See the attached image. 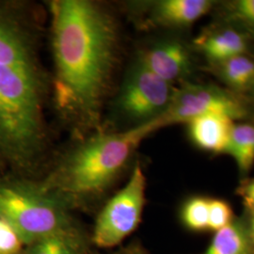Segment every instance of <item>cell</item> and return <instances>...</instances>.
Wrapping results in <instances>:
<instances>
[{"label":"cell","instance_id":"cell-11","mask_svg":"<svg viewBox=\"0 0 254 254\" xmlns=\"http://www.w3.org/2000/svg\"><path fill=\"white\" fill-rule=\"evenodd\" d=\"M189 136L194 145L211 154H226L235 121L223 114H206L188 124Z\"/></svg>","mask_w":254,"mask_h":254},{"label":"cell","instance_id":"cell-17","mask_svg":"<svg viewBox=\"0 0 254 254\" xmlns=\"http://www.w3.org/2000/svg\"><path fill=\"white\" fill-rule=\"evenodd\" d=\"M209 200L203 196H193L183 203L180 219L184 227L195 233L208 231Z\"/></svg>","mask_w":254,"mask_h":254},{"label":"cell","instance_id":"cell-12","mask_svg":"<svg viewBox=\"0 0 254 254\" xmlns=\"http://www.w3.org/2000/svg\"><path fill=\"white\" fill-rule=\"evenodd\" d=\"M198 254H254V241L246 217L235 218L228 226L216 232L207 249Z\"/></svg>","mask_w":254,"mask_h":254},{"label":"cell","instance_id":"cell-14","mask_svg":"<svg viewBox=\"0 0 254 254\" xmlns=\"http://www.w3.org/2000/svg\"><path fill=\"white\" fill-rule=\"evenodd\" d=\"M226 154L235 159L238 172L244 179L254 165V124L234 125Z\"/></svg>","mask_w":254,"mask_h":254},{"label":"cell","instance_id":"cell-18","mask_svg":"<svg viewBox=\"0 0 254 254\" xmlns=\"http://www.w3.org/2000/svg\"><path fill=\"white\" fill-rule=\"evenodd\" d=\"M235 218L233 208L228 201L220 199L209 200L208 231L216 233L228 226Z\"/></svg>","mask_w":254,"mask_h":254},{"label":"cell","instance_id":"cell-10","mask_svg":"<svg viewBox=\"0 0 254 254\" xmlns=\"http://www.w3.org/2000/svg\"><path fill=\"white\" fill-rule=\"evenodd\" d=\"M249 44L250 37L228 24L209 28L194 41V45L204 55L209 64L247 54Z\"/></svg>","mask_w":254,"mask_h":254},{"label":"cell","instance_id":"cell-5","mask_svg":"<svg viewBox=\"0 0 254 254\" xmlns=\"http://www.w3.org/2000/svg\"><path fill=\"white\" fill-rule=\"evenodd\" d=\"M146 176L136 163L126 186L101 210L92 241L101 249L119 246L139 226L146 202Z\"/></svg>","mask_w":254,"mask_h":254},{"label":"cell","instance_id":"cell-3","mask_svg":"<svg viewBox=\"0 0 254 254\" xmlns=\"http://www.w3.org/2000/svg\"><path fill=\"white\" fill-rule=\"evenodd\" d=\"M163 127L160 117L122 132L98 130L66 152L41 184L70 209L94 200L117 180L143 139Z\"/></svg>","mask_w":254,"mask_h":254},{"label":"cell","instance_id":"cell-2","mask_svg":"<svg viewBox=\"0 0 254 254\" xmlns=\"http://www.w3.org/2000/svg\"><path fill=\"white\" fill-rule=\"evenodd\" d=\"M49 89L34 11L0 1V160L18 175L31 173L46 152Z\"/></svg>","mask_w":254,"mask_h":254},{"label":"cell","instance_id":"cell-9","mask_svg":"<svg viewBox=\"0 0 254 254\" xmlns=\"http://www.w3.org/2000/svg\"><path fill=\"white\" fill-rule=\"evenodd\" d=\"M142 4V3H141ZM147 20L154 26L185 27L208 13L214 6L208 0H160L142 4Z\"/></svg>","mask_w":254,"mask_h":254},{"label":"cell","instance_id":"cell-19","mask_svg":"<svg viewBox=\"0 0 254 254\" xmlns=\"http://www.w3.org/2000/svg\"><path fill=\"white\" fill-rule=\"evenodd\" d=\"M24 246L17 232L0 218V254H21Z\"/></svg>","mask_w":254,"mask_h":254},{"label":"cell","instance_id":"cell-4","mask_svg":"<svg viewBox=\"0 0 254 254\" xmlns=\"http://www.w3.org/2000/svg\"><path fill=\"white\" fill-rule=\"evenodd\" d=\"M69 211L41 182L24 176L0 175V218L17 232L25 245L74 228Z\"/></svg>","mask_w":254,"mask_h":254},{"label":"cell","instance_id":"cell-20","mask_svg":"<svg viewBox=\"0 0 254 254\" xmlns=\"http://www.w3.org/2000/svg\"><path fill=\"white\" fill-rule=\"evenodd\" d=\"M236 194L242 199L247 213L254 212V178H244L240 182Z\"/></svg>","mask_w":254,"mask_h":254},{"label":"cell","instance_id":"cell-21","mask_svg":"<svg viewBox=\"0 0 254 254\" xmlns=\"http://www.w3.org/2000/svg\"><path fill=\"white\" fill-rule=\"evenodd\" d=\"M116 254H150L140 246L132 245L122 250Z\"/></svg>","mask_w":254,"mask_h":254},{"label":"cell","instance_id":"cell-15","mask_svg":"<svg viewBox=\"0 0 254 254\" xmlns=\"http://www.w3.org/2000/svg\"><path fill=\"white\" fill-rule=\"evenodd\" d=\"M26 254H80V236L74 228L46 236L27 246Z\"/></svg>","mask_w":254,"mask_h":254},{"label":"cell","instance_id":"cell-13","mask_svg":"<svg viewBox=\"0 0 254 254\" xmlns=\"http://www.w3.org/2000/svg\"><path fill=\"white\" fill-rule=\"evenodd\" d=\"M210 71L235 93L251 91L254 83V61L248 55H239L225 61L209 64Z\"/></svg>","mask_w":254,"mask_h":254},{"label":"cell","instance_id":"cell-22","mask_svg":"<svg viewBox=\"0 0 254 254\" xmlns=\"http://www.w3.org/2000/svg\"><path fill=\"white\" fill-rule=\"evenodd\" d=\"M245 217L246 219H247V223H248L250 234H251L252 238L254 239V212L247 213Z\"/></svg>","mask_w":254,"mask_h":254},{"label":"cell","instance_id":"cell-1","mask_svg":"<svg viewBox=\"0 0 254 254\" xmlns=\"http://www.w3.org/2000/svg\"><path fill=\"white\" fill-rule=\"evenodd\" d=\"M55 108L79 134L97 131L117 63L118 27L101 5L89 0L48 2Z\"/></svg>","mask_w":254,"mask_h":254},{"label":"cell","instance_id":"cell-8","mask_svg":"<svg viewBox=\"0 0 254 254\" xmlns=\"http://www.w3.org/2000/svg\"><path fill=\"white\" fill-rule=\"evenodd\" d=\"M136 60L172 85L176 82H186L194 67L190 49L176 39L155 42L142 49Z\"/></svg>","mask_w":254,"mask_h":254},{"label":"cell","instance_id":"cell-23","mask_svg":"<svg viewBox=\"0 0 254 254\" xmlns=\"http://www.w3.org/2000/svg\"><path fill=\"white\" fill-rule=\"evenodd\" d=\"M4 168H5L4 164L2 163V162H1V160H0V171H2Z\"/></svg>","mask_w":254,"mask_h":254},{"label":"cell","instance_id":"cell-6","mask_svg":"<svg viewBox=\"0 0 254 254\" xmlns=\"http://www.w3.org/2000/svg\"><path fill=\"white\" fill-rule=\"evenodd\" d=\"M253 107L243 95L212 84L183 82L176 88L170 108L162 120L165 127L188 124L192 119L206 114H223L236 120L253 116Z\"/></svg>","mask_w":254,"mask_h":254},{"label":"cell","instance_id":"cell-7","mask_svg":"<svg viewBox=\"0 0 254 254\" xmlns=\"http://www.w3.org/2000/svg\"><path fill=\"white\" fill-rule=\"evenodd\" d=\"M175 90L136 60L121 87L116 108L133 127L140 126L163 116Z\"/></svg>","mask_w":254,"mask_h":254},{"label":"cell","instance_id":"cell-24","mask_svg":"<svg viewBox=\"0 0 254 254\" xmlns=\"http://www.w3.org/2000/svg\"><path fill=\"white\" fill-rule=\"evenodd\" d=\"M251 91H252V93H253V95H254V85H253V87H252V90H251Z\"/></svg>","mask_w":254,"mask_h":254},{"label":"cell","instance_id":"cell-16","mask_svg":"<svg viewBox=\"0 0 254 254\" xmlns=\"http://www.w3.org/2000/svg\"><path fill=\"white\" fill-rule=\"evenodd\" d=\"M224 23L254 39V0H235L225 2L220 8Z\"/></svg>","mask_w":254,"mask_h":254}]
</instances>
